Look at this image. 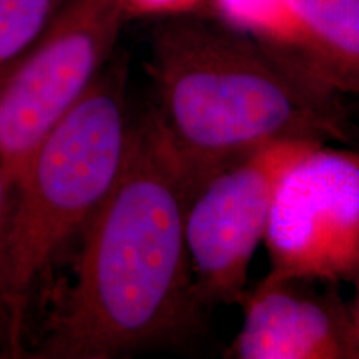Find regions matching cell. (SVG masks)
<instances>
[{
    "label": "cell",
    "instance_id": "cell-6",
    "mask_svg": "<svg viewBox=\"0 0 359 359\" xmlns=\"http://www.w3.org/2000/svg\"><path fill=\"white\" fill-rule=\"evenodd\" d=\"M271 269L313 281L349 278L359 263V151L314 147L278 183L266 233Z\"/></svg>",
    "mask_w": 359,
    "mask_h": 359
},
{
    "label": "cell",
    "instance_id": "cell-13",
    "mask_svg": "<svg viewBox=\"0 0 359 359\" xmlns=\"http://www.w3.org/2000/svg\"><path fill=\"white\" fill-rule=\"evenodd\" d=\"M354 280H356V302L351 309V318H353V326H354V334H356V343H358V353H359V263L356 271H354Z\"/></svg>",
    "mask_w": 359,
    "mask_h": 359
},
{
    "label": "cell",
    "instance_id": "cell-1",
    "mask_svg": "<svg viewBox=\"0 0 359 359\" xmlns=\"http://www.w3.org/2000/svg\"><path fill=\"white\" fill-rule=\"evenodd\" d=\"M187 193L145 118L115 185L82 230L74 278L30 358L110 359L173 339L201 308L185 238Z\"/></svg>",
    "mask_w": 359,
    "mask_h": 359
},
{
    "label": "cell",
    "instance_id": "cell-5",
    "mask_svg": "<svg viewBox=\"0 0 359 359\" xmlns=\"http://www.w3.org/2000/svg\"><path fill=\"white\" fill-rule=\"evenodd\" d=\"M323 143H269L206 180L188 200L185 238L200 306L245 299L255 251L266 233L278 183Z\"/></svg>",
    "mask_w": 359,
    "mask_h": 359
},
{
    "label": "cell",
    "instance_id": "cell-4",
    "mask_svg": "<svg viewBox=\"0 0 359 359\" xmlns=\"http://www.w3.org/2000/svg\"><path fill=\"white\" fill-rule=\"evenodd\" d=\"M125 20L120 0H70L0 75V163L8 190L115 55Z\"/></svg>",
    "mask_w": 359,
    "mask_h": 359
},
{
    "label": "cell",
    "instance_id": "cell-11",
    "mask_svg": "<svg viewBox=\"0 0 359 359\" xmlns=\"http://www.w3.org/2000/svg\"><path fill=\"white\" fill-rule=\"evenodd\" d=\"M203 0H120L125 19H168L193 13Z\"/></svg>",
    "mask_w": 359,
    "mask_h": 359
},
{
    "label": "cell",
    "instance_id": "cell-8",
    "mask_svg": "<svg viewBox=\"0 0 359 359\" xmlns=\"http://www.w3.org/2000/svg\"><path fill=\"white\" fill-rule=\"evenodd\" d=\"M296 40L288 62L336 93L359 95V0H288Z\"/></svg>",
    "mask_w": 359,
    "mask_h": 359
},
{
    "label": "cell",
    "instance_id": "cell-12",
    "mask_svg": "<svg viewBox=\"0 0 359 359\" xmlns=\"http://www.w3.org/2000/svg\"><path fill=\"white\" fill-rule=\"evenodd\" d=\"M8 190L6 173H4L2 163H0V263H2V250H4V238H6L7 226V215H8ZM0 338H4V343L11 346V325H8V316L4 306L2 294H0Z\"/></svg>",
    "mask_w": 359,
    "mask_h": 359
},
{
    "label": "cell",
    "instance_id": "cell-3",
    "mask_svg": "<svg viewBox=\"0 0 359 359\" xmlns=\"http://www.w3.org/2000/svg\"><path fill=\"white\" fill-rule=\"evenodd\" d=\"M127 62L114 55L77 105L43 137L8 195L0 294L11 349L22 351L30 298L115 185L127 155Z\"/></svg>",
    "mask_w": 359,
    "mask_h": 359
},
{
    "label": "cell",
    "instance_id": "cell-9",
    "mask_svg": "<svg viewBox=\"0 0 359 359\" xmlns=\"http://www.w3.org/2000/svg\"><path fill=\"white\" fill-rule=\"evenodd\" d=\"M224 25L257 40L286 58L296 40V27L288 0H212Z\"/></svg>",
    "mask_w": 359,
    "mask_h": 359
},
{
    "label": "cell",
    "instance_id": "cell-10",
    "mask_svg": "<svg viewBox=\"0 0 359 359\" xmlns=\"http://www.w3.org/2000/svg\"><path fill=\"white\" fill-rule=\"evenodd\" d=\"M70 0H0V75L40 37Z\"/></svg>",
    "mask_w": 359,
    "mask_h": 359
},
{
    "label": "cell",
    "instance_id": "cell-7",
    "mask_svg": "<svg viewBox=\"0 0 359 359\" xmlns=\"http://www.w3.org/2000/svg\"><path fill=\"white\" fill-rule=\"evenodd\" d=\"M313 280L269 271L246 296L230 356L238 359H359L351 311Z\"/></svg>",
    "mask_w": 359,
    "mask_h": 359
},
{
    "label": "cell",
    "instance_id": "cell-2",
    "mask_svg": "<svg viewBox=\"0 0 359 359\" xmlns=\"http://www.w3.org/2000/svg\"><path fill=\"white\" fill-rule=\"evenodd\" d=\"M148 75L155 103L143 118L188 200L269 143L349 138L339 93L223 22L160 19Z\"/></svg>",
    "mask_w": 359,
    "mask_h": 359
}]
</instances>
